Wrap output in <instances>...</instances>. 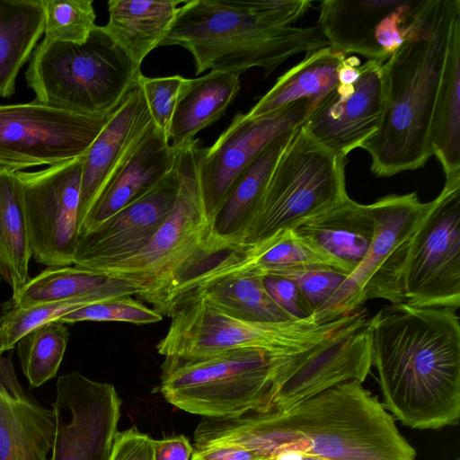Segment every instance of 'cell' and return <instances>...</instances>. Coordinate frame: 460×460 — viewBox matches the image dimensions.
Here are the masks:
<instances>
[{
    "mask_svg": "<svg viewBox=\"0 0 460 460\" xmlns=\"http://www.w3.org/2000/svg\"><path fill=\"white\" fill-rule=\"evenodd\" d=\"M193 438V447L235 445L260 460L282 451L328 460H415L417 455L378 396L357 380L338 384L288 410L203 418Z\"/></svg>",
    "mask_w": 460,
    "mask_h": 460,
    "instance_id": "6da1fadb",
    "label": "cell"
},
{
    "mask_svg": "<svg viewBox=\"0 0 460 460\" xmlns=\"http://www.w3.org/2000/svg\"><path fill=\"white\" fill-rule=\"evenodd\" d=\"M449 307L406 302L367 320L371 365L383 406L413 429H440L460 420V319Z\"/></svg>",
    "mask_w": 460,
    "mask_h": 460,
    "instance_id": "7a4b0ae2",
    "label": "cell"
},
{
    "mask_svg": "<svg viewBox=\"0 0 460 460\" xmlns=\"http://www.w3.org/2000/svg\"><path fill=\"white\" fill-rule=\"evenodd\" d=\"M311 0L185 1L160 46H180L193 57L195 73L242 74L252 67L270 75L291 57L329 46L317 25L294 27Z\"/></svg>",
    "mask_w": 460,
    "mask_h": 460,
    "instance_id": "3957f363",
    "label": "cell"
},
{
    "mask_svg": "<svg viewBox=\"0 0 460 460\" xmlns=\"http://www.w3.org/2000/svg\"><path fill=\"white\" fill-rule=\"evenodd\" d=\"M458 13L460 0H430L419 33L381 66L383 115L376 132L361 146L377 177L422 168L432 155V111L451 23Z\"/></svg>",
    "mask_w": 460,
    "mask_h": 460,
    "instance_id": "277c9868",
    "label": "cell"
},
{
    "mask_svg": "<svg viewBox=\"0 0 460 460\" xmlns=\"http://www.w3.org/2000/svg\"><path fill=\"white\" fill-rule=\"evenodd\" d=\"M195 139L179 149L180 185L174 207L148 244L137 254L96 271L137 281V296L163 315L189 283L220 263L234 248L220 238L205 208Z\"/></svg>",
    "mask_w": 460,
    "mask_h": 460,
    "instance_id": "5b68a950",
    "label": "cell"
},
{
    "mask_svg": "<svg viewBox=\"0 0 460 460\" xmlns=\"http://www.w3.org/2000/svg\"><path fill=\"white\" fill-rule=\"evenodd\" d=\"M296 353L243 348L196 357H165L158 390L172 405L209 419L265 410Z\"/></svg>",
    "mask_w": 460,
    "mask_h": 460,
    "instance_id": "8992f818",
    "label": "cell"
},
{
    "mask_svg": "<svg viewBox=\"0 0 460 460\" xmlns=\"http://www.w3.org/2000/svg\"><path fill=\"white\" fill-rule=\"evenodd\" d=\"M141 76V66L97 25L83 44L42 40L26 72L35 101L90 116L113 112Z\"/></svg>",
    "mask_w": 460,
    "mask_h": 460,
    "instance_id": "52a82bcc",
    "label": "cell"
},
{
    "mask_svg": "<svg viewBox=\"0 0 460 460\" xmlns=\"http://www.w3.org/2000/svg\"><path fill=\"white\" fill-rule=\"evenodd\" d=\"M167 316L172 319L169 329L156 345L164 358H196L243 348L298 353L368 320L367 308L361 307L326 322L313 314L286 322H251L233 317L197 296L179 299Z\"/></svg>",
    "mask_w": 460,
    "mask_h": 460,
    "instance_id": "ba28073f",
    "label": "cell"
},
{
    "mask_svg": "<svg viewBox=\"0 0 460 460\" xmlns=\"http://www.w3.org/2000/svg\"><path fill=\"white\" fill-rule=\"evenodd\" d=\"M347 155L326 148L298 126L278 159L238 245L255 243L348 198Z\"/></svg>",
    "mask_w": 460,
    "mask_h": 460,
    "instance_id": "9c48e42d",
    "label": "cell"
},
{
    "mask_svg": "<svg viewBox=\"0 0 460 460\" xmlns=\"http://www.w3.org/2000/svg\"><path fill=\"white\" fill-rule=\"evenodd\" d=\"M376 229L358 267L333 296L313 314L326 322L351 314L372 299L404 302L403 269L411 239L429 207L417 192L382 197L371 203Z\"/></svg>",
    "mask_w": 460,
    "mask_h": 460,
    "instance_id": "30bf717a",
    "label": "cell"
},
{
    "mask_svg": "<svg viewBox=\"0 0 460 460\" xmlns=\"http://www.w3.org/2000/svg\"><path fill=\"white\" fill-rule=\"evenodd\" d=\"M404 302L460 307V177L446 179L411 239L403 269Z\"/></svg>",
    "mask_w": 460,
    "mask_h": 460,
    "instance_id": "8fae6325",
    "label": "cell"
},
{
    "mask_svg": "<svg viewBox=\"0 0 460 460\" xmlns=\"http://www.w3.org/2000/svg\"><path fill=\"white\" fill-rule=\"evenodd\" d=\"M111 113L84 115L37 101L0 105V167L22 171L82 157Z\"/></svg>",
    "mask_w": 460,
    "mask_h": 460,
    "instance_id": "7c38bea8",
    "label": "cell"
},
{
    "mask_svg": "<svg viewBox=\"0 0 460 460\" xmlns=\"http://www.w3.org/2000/svg\"><path fill=\"white\" fill-rule=\"evenodd\" d=\"M82 157L25 172L22 183L31 257L48 267L73 264L78 236Z\"/></svg>",
    "mask_w": 460,
    "mask_h": 460,
    "instance_id": "4fadbf2b",
    "label": "cell"
},
{
    "mask_svg": "<svg viewBox=\"0 0 460 460\" xmlns=\"http://www.w3.org/2000/svg\"><path fill=\"white\" fill-rule=\"evenodd\" d=\"M120 406L111 384L92 380L77 371L58 376L49 460H109Z\"/></svg>",
    "mask_w": 460,
    "mask_h": 460,
    "instance_id": "5bb4252c",
    "label": "cell"
},
{
    "mask_svg": "<svg viewBox=\"0 0 460 460\" xmlns=\"http://www.w3.org/2000/svg\"><path fill=\"white\" fill-rule=\"evenodd\" d=\"M316 105L302 100L253 119L237 113L211 146H200L199 184L207 215L214 226L243 172L278 136L302 125Z\"/></svg>",
    "mask_w": 460,
    "mask_h": 460,
    "instance_id": "9a60e30c",
    "label": "cell"
},
{
    "mask_svg": "<svg viewBox=\"0 0 460 460\" xmlns=\"http://www.w3.org/2000/svg\"><path fill=\"white\" fill-rule=\"evenodd\" d=\"M367 324L350 326L295 354L284 367L267 409L288 410L338 384L363 383L372 367Z\"/></svg>",
    "mask_w": 460,
    "mask_h": 460,
    "instance_id": "2e32d148",
    "label": "cell"
},
{
    "mask_svg": "<svg viewBox=\"0 0 460 460\" xmlns=\"http://www.w3.org/2000/svg\"><path fill=\"white\" fill-rule=\"evenodd\" d=\"M179 185L175 165L148 192L122 208L94 229L78 234L73 265L97 270L140 252L171 214Z\"/></svg>",
    "mask_w": 460,
    "mask_h": 460,
    "instance_id": "e0dca14e",
    "label": "cell"
},
{
    "mask_svg": "<svg viewBox=\"0 0 460 460\" xmlns=\"http://www.w3.org/2000/svg\"><path fill=\"white\" fill-rule=\"evenodd\" d=\"M384 62L367 60L350 84H338L302 124L320 145L347 155L378 129L384 110Z\"/></svg>",
    "mask_w": 460,
    "mask_h": 460,
    "instance_id": "ac0fdd59",
    "label": "cell"
},
{
    "mask_svg": "<svg viewBox=\"0 0 460 460\" xmlns=\"http://www.w3.org/2000/svg\"><path fill=\"white\" fill-rule=\"evenodd\" d=\"M152 121L138 82L82 156L78 232L109 179Z\"/></svg>",
    "mask_w": 460,
    "mask_h": 460,
    "instance_id": "d6986e66",
    "label": "cell"
},
{
    "mask_svg": "<svg viewBox=\"0 0 460 460\" xmlns=\"http://www.w3.org/2000/svg\"><path fill=\"white\" fill-rule=\"evenodd\" d=\"M178 150L154 124L118 166L81 226L85 234L155 187L175 167Z\"/></svg>",
    "mask_w": 460,
    "mask_h": 460,
    "instance_id": "ffe728a7",
    "label": "cell"
},
{
    "mask_svg": "<svg viewBox=\"0 0 460 460\" xmlns=\"http://www.w3.org/2000/svg\"><path fill=\"white\" fill-rule=\"evenodd\" d=\"M55 415L20 384L9 358L0 354V460H49Z\"/></svg>",
    "mask_w": 460,
    "mask_h": 460,
    "instance_id": "44dd1931",
    "label": "cell"
},
{
    "mask_svg": "<svg viewBox=\"0 0 460 460\" xmlns=\"http://www.w3.org/2000/svg\"><path fill=\"white\" fill-rule=\"evenodd\" d=\"M185 296L201 297L224 313L245 321L278 323L296 320L270 297L261 276L244 270L211 269L185 286L170 309Z\"/></svg>",
    "mask_w": 460,
    "mask_h": 460,
    "instance_id": "7402d4cb",
    "label": "cell"
},
{
    "mask_svg": "<svg viewBox=\"0 0 460 460\" xmlns=\"http://www.w3.org/2000/svg\"><path fill=\"white\" fill-rule=\"evenodd\" d=\"M399 3L400 0H325L320 4L316 25L332 49L384 62L378 37L386 18Z\"/></svg>",
    "mask_w": 460,
    "mask_h": 460,
    "instance_id": "603a6c76",
    "label": "cell"
},
{
    "mask_svg": "<svg viewBox=\"0 0 460 460\" xmlns=\"http://www.w3.org/2000/svg\"><path fill=\"white\" fill-rule=\"evenodd\" d=\"M217 269H240L260 276L298 269L352 270L295 229H284L255 243L233 250Z\"/></svg>",
    "mask_w": 460,
    "mask_h": 460,
    "instance_id": "cb8c5ba5",
    "label": "cell"
},
{
    "mask_svg": "<svg viewBox=\"0 0 460 460\" xmlns=\"http://www.w3.org/2000/svg\"><path fill=\"white\" fill-rule=\"evenodd\" d=\"M241 74L210 71L197 78H185L178 94L168 139L176 150L195 140L203 128L218 120L235 99Z\"/></svg>",
    "mask_w": 460,
    "mask_h": 460,
    "instance_id": "d4e9b609",
    "label": "cell"
},
{
    "mask_svg": "<svg viewBox=\"0 0 460 460\" xmlns=\"http://www.w3.org/2000/svg\"><path fill=\"white\" fill-rule=\"evenodd\" d=\"M375 229L371 204H360L348 197L295 230L353 271L364 259Z\"/></svg>",
    "mask_w": 460,
    "mask_h": 460,
    "instance_id": "484cf974",
    "label": "cell"
},
{
    "mask_svg": "<svg viewBox=\"0 0 460 460\" xmlns=\"http://www.w3.org/2000/svg\"><path fill=\"white\" fill-rule=\"evenodd\" d=\"M446 179L460 177V13L452 21L429 129Z\"/></svg>",
    "mask_w": 460,
    "mask_h": 460,
    "instance_id": "4316f807",
    "label": "cell"
},
{
    "mask_svg": "<svg viewBox=\"0 0 460 460\" xmlns=\"http://www.w3.org/2000/svg\"><path fill=\"white\" fill-rule=\"evenodd\" d=\"M139 284L132 279L109 275L78 266L49 267L28 280L15 298L3 305L27 307L87 296L113 298L137 296Z\"/></svg>",
    "mask_w": 460,
    "mask_h": 460,
    "instance_id": "83f0119b",
    "label": "cell"
},
{
    "mask_svg": "<svg viewBox=\"0 0 460 460\" xmlns=\"http://www.w3.org/2000/svg\"><path fill=\"white\" fill-rule=\"evenodd\" d=\"M180 0H110L109 20L102 30L138 66L160 47L181 4Z\"/></svg>",
    "mask_w": 460,
    "mask_h": 460,
    "instance_id": "f1b7e54d",
    "label": "cell"
},
{
    "mask_svg": "<svg viewBox=\"0 0 460 460\" xmlns=\"http://www.w3.org/2000/svg\"><path fill=\"white\" fill-rule=\"evenodd\" d=\"M346 57L329 46L305 54L244 116L257 118L302 100L318 104L339 84L338 69Z\"/></svg>",
    "mask_w": 460,
    "mask_h": 460,
    "instance_id": "f546056e",
    "label": "cell"
},
{
    "mask_svg": "<svg viewBox=\"0 0 460 460\" xmlns=\"http://www.w3.org/2000/svg\"><path fill=\"white\" fill-rule=\"evenodd\" d=\"M31 258L22 183L18 171L0 167V281L15 298L28 282Z\"/></svg>",
    "mask_w": 460,
    "mask_h": 460,
    "instance_id": "4dcf8cb0",
    "label": "cell"
},
{
    "mask_svg": "<svg viewBox=\"0 0 460 460\" xmlns=\"http://www.w3.org/2000/svg\"><path fill=\"white\" fill-rule=\"evenodd\" d=\"M42 0H0V96L15 91L21 67L44 32Z\"/></svg>",
    "mask_w": 460,
    "mask_h": 460,
    "instance_id": "1f68e13d",
    "label": "cell"
},
{
    "mask_svg": "<svg viewBox=\"0 0 460 460\" xmlns=\"http://www.w3.org/2000/svg\"><path fill=\"white\" fill-rule=\"evenodd\" d=\"M297 128V127H296ZM272 140L233 185L215 223L217 234L234 248L257 206L271 172L295 129Z\"/></svg>",
    "mask_w": 460,
    "mask_h": 460,
    "instance_id": "d6a6232c",
    "label": "cell"
},
{
    "mask_svg": "<svg viewBox=\"0 0 460 460\" xmlns=\"http://www.w3.org/2000/svg\"><path fill=\"white\" fill-rule=\"evenodd\" d=\"M70 332L60 320L44 323L16 343L22 371L31 386L38 387L56 376Z\"/></svg>",
    "mask_w": 460,
    "mask_h": 460,
    "instance_id": "836d02e7",
    "label": "cell"
},
{
    "mask_svg": "<svg viewBox=\"0 0 460 460\" xmlns=\"http://www.w3.org/2000/svg\"><path fill=\"white\" fill-rule=\"evenodd\" d=\"M111 299L87 296L64 301L38 304L27 307H7L0 312V354L12 349L17 341L33 329L59 320L63 315L87 305Z\"/></svg>",
    "mask_w": 460,
    "mask_h": 460,
    "instance_id": "e575fe53",
    "label": "cell"
},
{
    "mask_svg": "<svg viewBox=\"0 0 460 460\" xmlns=\"http://www.w3.org/2000/svg\"><path fill=\"white\" fill-rule=\"evenodd\" d=\"M45 42L83 44L96 26L92 0H42Z\"/></svg>",
    "mask_w": 460,
    "mask_h": 460,
    "instance_id": "d590c367",
    "label": "cell"
},
{
    "mask_svg": "<svg viewBox=\"0 0 460 460\" xmlns=\"http://www.w3.org/2000/svg\"><path fill=\"white\" fill-rule=\"evenodd\" d=\"M131 296H118L93 303L69 312L59 320L66 324L90 321L123 322L137 325L155 323L163 320L162 314Z\"/></svg>",
    "mask_w": 460,
    "mask_h": 460,
    "instance_id": "8d00e7d4",
    "label": "cell"
},
{
    "mask_svg": "<svg viewBox=\"0 0 460 460\" xmlns=\"http://www.w3.org/2000/svg\"><path fill=\"white\" fill-rule=\"evenodd\" d=\"M184 77L171 75L146 77L142 75L139 84L154 124L167 137Z\"/></svg>",
    "mask_w": 460,
    "mask_h": 460,
    "instance_id": "74e56055",
    "label": "cell"
},
{
    "mask_svg": "<svg viewBox=\"0 0 460 460\" xmlns=\"http://www.w3.org/2000/svg\"><path fill=\"white\" fill-rule=\"evenodd\" d=\"M269 275L294 281L314 310H319L337 291L348 275L331 269H298Z\"/></svg>",
    "mask_w": 460,
    "mask_h": 460,
    "instance_id": "f35d334b",
    "label": "cell"
},
{
    "mask_svg": "<svg viewBox=\"0 0 460 460\" xmlns=\"http://www.w3.org/2000/svg\"><path fill=\"white\" fill-rule=\"evenodd\" d=\"M261 277L270 297L293 318L305 319L314 314L313 308L294 281L274 275Z\"/></svg>",
    "mask_w": 460,
    "mask_h": 460,
    "instance_id": "ab89813d",
    "label": "cell"
},
{
    "mask_svg": "<svg viewBox=\"0 0 460 460\" xmlns=\"http://www.w3.org/2000/svg\"><path fill=\"white\" fill-rule=\"evenodd\" d=\"M155 439L136 426L117 431L109 460H154Z\"/></svg>",
    "mask_w": 460,
    "mask_h": 460,
    "instance_id": "60d3db41",
    "label": "cell"
},
{
    "mask_svg": "<svg viewBox=\"0 0 460 460\" xmlns=\"http://www.w3.org/2000/svg\"><path fill=\"white\" fill-rule=\"evenodd\" d=\"M191 460H260L252 451L229 444H212L193 447Z\"/></svg>",
    "mask_w": 460,
    "mask_h": 460,
    "instance_id": "b9f144b4",
    "label": "cell"
},
{
    "mask_svg": "<svg viewBox=\"0 0 460 460\" xmlns=\"http://www.w3.org/2000/svg\"><path fill=\"white\" fill-rule=\"evenodd\" d=\"M193 446L184 435H173L155 440L154 460H190Z\"/></svg>",
    "mask_w": 460,
    "mask_h": 460,
    "instance_id": "7bdbcfd3",
    "label": "cell"
},
{
    "mask_svg": "<svg viewBox=\"0 0 460 460\" xmlns=\"http://www.w3.org/2000/svg\"><path fill=\"white\" fill-rule=\"evenodd\" d=\"M265 460H328L324 458H320L316 456H311L300 454L298 452L294 451H282L279 452L268 459Z\"/></svg>",
    "mask_w": 460,
    "mask_h": 460,
    "instance_id": "ee69618b",
    "label": "cell"
},
{
    "mask_svg": "<svg viewBox=\"0 0 460 460\" xmlns=\"http://www.w3.org/2000/svg\"><path fill=\"white\" fill-rule=\"evenodd\" d=\"M456 460H459V458H456Z\"/></svg>",
    "mask_w": 460,
    "mask_h": 460,
    "instance_id": "f6af8a7d",
    "label": "cell"
}]
</instances>
